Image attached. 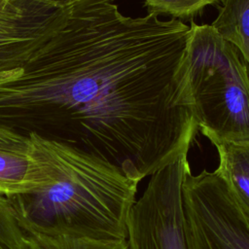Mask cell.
<instances>
[{"label": "cell", "mask_w": 249, "mask_h": 249, "mask_svg": "<svg viewBox=\"0 0 249 249\" xmlns=\"http://www.w3.org/2000/svg\"><path fill=\"white\" fill-rule=\"evenodd\" d=\"M188 154L151 176L128 218L129 249H189L183 210Z\"/></svg>", "instance_id": "obj_5"}, {"label": "cell", "mask_w": 249, "mask_h": 249, "mask_svg": "<svg viewBox=\"0 0 249 249\" xmlns=\"http://www.w3.org/2000/svg\"><path fill=\"white\" fill-rule=\"evenodd\" d=\"M66 15L67 6L42 0H0V73L21 69Z\"/></svg>", "instance_id": "obj_6"}, {"label": "cell", "mask_w": 249, "mask_h": 249, "mask_svg": "<svg viewBox=\"0 0 249 249\" xmlns=\"http://www.w3.org/2000/svg\"><path fill=\"white\" fill-rule=\"evenodd\" d=\"M19 70V69H18ZM18 70H15V71H11V72H5V73H0V80H4V79H7V78H11V77H14L18 74Z\"/></svg>", "instance_id": "obj_15"}, {"label": "cell", "mask_w": 249, "mask_h": 249, "mask_svg": "<svg viewBox=\"0 0 249 249\" xmlns=\"http://www.w3.org/2000/svg\"><path fill=\"white\" fill-rule=\"evenodd\" d=\"M46 140L57 165V179L7 197L25 234L127 239L139 182L74 146Z\"/></svg>", "instance_id": "obj_2"}, {"label": "cell", "mask_w": 249, "mask_h": 249, "mask_svg": "<svg viewBox=\"0 0 249 249\" xmlns=\"http://www.w3.org/2000/svg\"><path fill=\"white\" fill-rule=\"evenodd\" d=\"M22 249H129L127 239L96 240L25 234Z\"/></svg>", "instance_id": "obj_10"}, {"label": "cell", "mask_w": 249, "mask_h": 249, "mask_svg": "<svg viewBox=\"0 0 249 249\" xmlns=\"http://www.w3.org/2000/svg\"><path fill=\"white\" fill-rule=\"evenodd\" d=\"M213 145L219 157L216 171L249 225V141L216 142Z\"/></svg>", "instance_id": "obj_8"}, {"label": "cell", "mask_w": 249, "mask_h": 249, "mask_svg": "<svg viewBox=\"0 0 249 249\" xmlns=\"http://www.w3.org/2000/svg\"><path fill=\"white\" fill-rule=\"evenodd\" d=\"M183 210L189 249H249V225L216 170L186 172Z\"/></svg>", "instance_id": "obj_4"}, {"label": "cell", "mask_w": 249, "mask_h": 249, "mask_svg": "<svg viewBox=\"0 0 249 249\" xmlns=\"http://www.w3.org/2000/svg\"><path fill=\"white\" fill-rule=\"evenodd\" d=\"M211 26L239 51L249 64V0H221Z\"/></svg>", "instance_id": "obj_9"}, {"label": "cell", "mask_w": 249, "mask_h": 249, "mask_svg": "<svg viewBox=\"0 0 249 249\" xmlns=\"http://www.w3.org/2000/svg\"><path fill=\"white\" fill-rule=\"evenodd\" d=\"M42 1L48 2V3L57 6V7H65V6H68L69 4H71L72 2H74L75 0H42Z\"/></svg>", "instance_id": "obj_14"}, {"label": "cell", "mask_w": 249, "mask_h": 249, "mask_svg": "<svg viewBox=\"0 0 249 249\" xmlns=\"http://www.w3.org/2000/svg\"><path fill=\"white\" fill-rule=\"evenodd\" d=\"M29 138L4 124H0V150L26 151Z\"/></svg>", "instance_id": "obj_13"}, {"label": "cell", "mask_w": 249, "mask_h": 249, "mask_svg": "<svg viewBox=\"0 0 249 249\" xmlns=\"http://www.w3.org/2000/svg\"><path fill=\"white\" fill-rule=\"evenodd\" d=\"M188 82L198 129L212 144L249 141V72L211 24L191 21Z\"/></svg>", "instance_id": "obj_3"}, {"label": "cell", "mask_w": 249, "mask_h": 249, "mask_svg": "<svg viewBox=\"0 0 249 249\" xmlns=\"http://www.w3.org/2000/svg\"><path fill=\"white\" fill-rule=\"evenodd\" d=\"M148 14L170 16L178 20H192L206 7L215 5L221 0H142Z\"/></svg>", "instance_id": "obj_11"}, {"label": "cell", "mask_w": 249, "mask_h": 249, "mask_svg": "<svg viewBox=\"0 0 249 249\" xmlns=\"http://www.w3.org/2000/svg\"><path fill=\"white\" fill-rule=\"evenodd\" d=\"M24 238L8 198L0 195V249H22Z\"/></svg>", "instance_id": "obj_12"}, {"label": "cell", "mask_w": 249, "mask_h": 249, "mask_svg": "<svg viewBox=\"0 0 249 249\" xmlns=\"http://www.w3.org/2000/svg\"><path fill=\"white\" fill-rule=\"evenodd\" d=\"M174 92L168 54L143 18L115 0H75L18 74L0 80V124L126 174L165 127Z\"/></svg>", "instance_id": "obj_1"}, {"label": "cell", "mask_w": 249, "mask_h": 249, "mask_svg": "<svg viewBox=\"0 0 249 249\" xmlns=\"http://www.w3.org/2000/svg\"><path fill=\"white\" fill-rule=\"evenodd\" d=\"M26 151L0 150V195L6 197L33 192L53 184L58 177L47 140L30 133Z\"/></svg>", "instance_id": "obj_7"}]
</instances>
